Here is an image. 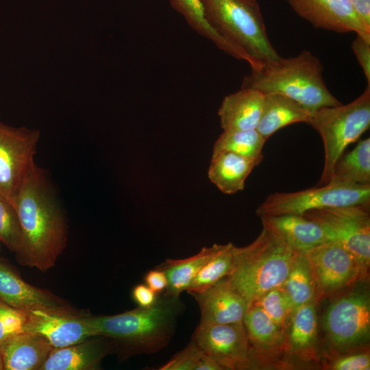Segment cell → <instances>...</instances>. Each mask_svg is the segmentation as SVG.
<instances>
[{
    "mask_svg": "<svg viewBox=\"0 0 370 370\" xmlns=\"http://www.w3.org/2000/svg\"><path fill=\"white\" fill-rule=\"evenodd\" d=\"M39 132L0 123V197L13 202L29 171Z\"/></svg>",
    "mask_w": 370,
    "mask_h": 370,
    "instance_id": "9c48e42d",
    "label": "cell"
},
{
    "mask_svg": "<svg viewBox=\"0 0 370 370\" xmlns=\"http://www.w3.org/2000/svg\"><path fill=\"white\" fill-rule=\"evenodd\" d=\"M215 248L216 244L204 247L194 256L184 259H167L158 266V268L164 273L168 282L164 294L180 297V294L189 288L194 278L212 256Z\"/></svg>",
    "mask_w": 370,
    "mask_h": 370,
    "instance_id": "484cf974",
    "label": "cell"
},
{
    "mask_svg": "<svg viewBox=\"0 0 370 370\" xmlns=\"http://www.w3.org/2000/svg\"><path fill=\"white\" fill-rule=\"evenodd\" d=\"M222 367L212 357L205 353L198 361L195 370H223Z\"/></svg>",
    "mask_w": 370,
    "mask_h": 370,
    "instance_id": "ab89813d",
    "label": "cell"
},
{
    "mask_svg": "<svg viewBox=\"0 0 370 370\" xmlns=\"http://www.w3.org/2000/svg\"><path fill=\"white\" fill-rule=\"evenodd\" d=\"M352 48L368 84H370V43L356 34L352 41Z\"/></svg>",
    "mask_w": 370,
    "mask_h": 370,
    "instance_id": "d590c367",
    "label": "cell"
},
{
    "mask_svg": "<svg viewBox=\"0 0 370 370\" xmlns=\"http://www.w3.org/2000/svg\"><path fill=\"white\" fill-rule=\"evenodd\" d=\"M291 299L295 310L299 306L316 301L315 284L305 252H299L281 285Z\"/></svg>",
    "mask_w": 370,
    "mask_h": 370,
    "instance_id": "83f0119b",
    "label": "cell"
},
{
    "mask_svg": "<svg viewBox=\"0 0 370 370\" xmlns=\"http://www.w3.org/2000/svg\"><path fill=\"white\" fill-rule=\"evenodd\" d=\"M299 252L279 234L262 226L250 244L233 245L232 267L225 278L249 307L262 294L283 284Z\"/></svg>",
    "mask_w": 370,
    "mask_h": 370,
    "instance_id": "3957f363",
    "label": "cell"
},
{
    "mask_svg": "<svg viewBox=\"0 0 370 370\" xmlns=\"http://www.w3.org/2000/svg\"><path fill=\"white\" fill-rule=\"evenodd\" d=\"M25 312L0 301V345L10 337L25 332Z\"/></svg>",
    "mask_w": 370,
    "mask_h": 370,
    "instance_id": "d6a6232c",
    "label": "cell"
},
{
    "mask_svg": "<svg viewBox=\"0 0 370 370\" xmlns=\"http://www.w3.org/2000/svg\"><path fill=\"white\" fill-rule=\"evenodd\" d=\"M369 203L370 184L351 187L325 184L299 191L272 193L258 206L256 212L259 217L303 215L312 210Z\"/></svg>",
    "mask_w": 370,
    "mask_h": 370,
    "instance_id": "52a82bcc",
    "label": "cell"
},
{
    "mask_svg": "<svg viewBox=\"0 0 370 370\" xmlns=\"http://www.w3.org/2000/svg\"><path fill=\"white\" fill-rule=\"evenodd\" d=\"M264 95L251 88L226 95L218 115L223 131L256 130L261 115Z\"/></svg>",
    "mask_w": 370,
    "mask_h": 370,
    "instance_id": "e0dca14e",
    "label": "cell"
},
{
    "mask_svg": "<svg viewBox=\"0 0 370 370\" xmlns=\"http://www.w3.org/2000/svg\"><path fill=\"white\" fill-rule=\"evenodd\" d=\"M198 304L201 324L243 323L249 304L225 278L204 289L188 292Z\"/></svg>",
    "mask_w": 370,
    "mask_h": 370,
    "instance_id": "9a60e30c",
    "label": "cell"
},
{
    "mask_svg": "<svg viewBox=\"0 0 370 370\" xmlns=\"http://www.w3.org/2000/svg\"><path fill=\"white\" fill-rule=\"evenodd\" d=\"M323 71L320 60L310 51L303 50L295 57H281L274 63L251 69L243 77L241 88L254 89L264 95H282L310 112L342 104L327 88Z\"/></svg>",
    "mask_w": 370,
    "mask_h": 370,
    "instance_id": "277c9868",
    "label": "cell"
},
{
    "mask_svg": "<svg viewBox=\"0 0 370 370\" xmlns=\"http://www.w3.org/2000/svg\"><path fill=\"white\" fill-rule=\"evenodd\" d=\"M172 7L180 13L198 34L210 40L221 51L238 60L245 55L219 34L206 21L201 0H169Z\"/></svg>",
    "mask_w": 370,
    "mask_h": 370,
    "instance_id": "4316f807",
    "label": "cell"
},
{
    "mask_svg": "<svg viewBox=\"0 0 370 370\" xmlns=\"http://www.w3.org/2000/svg\"><path fill=\"white\" fill-rule=\"evenodd\" d=\"M183 308L180 297L164 294L150 306L114 315H88L87 320L98 336L112 339L128 354H152L169 344Z\"/></svg>",
    "mask_w": 370,
    "mask_h": 370,
    "instance_id": "7a4b0ae2",
    "label": "cell"
},
{
    "mask_svg": "<svg viewBox=\"0 0 370 370\" xmlns=\"http://www.w3.org/2000/svg\"><path fill=\"white\" fill-rule=\"evenodd\" d=\"M204 16L215 31L249 60L251 69L278 61L256 0H201Z\"/></svg>",
    "mask_w": 370,
    "mask_h": 370,
    "instance_id": "5b68a950",
    "label": "cell"
},
{
    "mask_svg": "<svg viewBox=\"0 0 370 370\" xmlns=\"http://www.w3.org/2000/svg\"><path fill=\"white\" fill-rule=\"evenodd\" d=\"M288 327L286 346L288 351L301 356L312 355L317 334L316 301L297 308Z\"/></svg>",
    "mask_w": 370,
    "mask_h": 370,
    "instance_id": "d4e9b609",
    "label": "cell"
},
{
    "mask_svg": "<svg viewBox=\"0 0 370 370\" xmlns=\"http://www.w3.org/2000/svg\"><path fill=\"white\" fill-rule=\"evenodd\" d=\"M53 347L43 336L24 332L0 345L4 369L40 370Z\"/></svg>",
    "mask_w": 370,
    "mask_h": 370,
    "instance_id": "ac0fdd59",
    "label": "cell"
},
{
    "mask_svg": "<svg viewBox=\"0 0 370 370\" xmlns=\"http://www.w3.org/2000/svg\"><path fill=\"white\" fill-rule=\"evenodd\" d=\"M350 2L360 21L370 29V0H350Z\"/></svg>",
    "mask_w": 370,
    "mask_h": 370,
    "instance_id": "f35d334b",
    "label": "cell"
},
{
    "mask_svg": "<svg viewBox=\"0 0 370 370\" xmlns=\"http://www.w3.org/2000/svg\"><path fill=\"white\" fill-rule=\"evenodd\" d=\"M233 244H216L212 256L204 263L192 281L187 292L207 288L225 278L231 271Z\"/></svg>",
    "mask_w": 370,
    "mask_h": 370,
    "instance_id": "f546056e",
    "label": "cell"
},
{
    "mask_svg": "<svg viewBox=\"0 0 370 370\" xmlns=\"http://www.w3.org/2000/svg\"><path fill=\"white\" fill-rule=\"evenodd\" d=\"M243 323L254 359L263 354H274L286 346V334L259 306L251 304Z\"/></svg>",
    "mask_w": 370,
    "mask_h": 370,
    "instance_id": "7402d4cb",
    "label": "cell"
},
{
    "mask_svg": "<svg viewBox=\"0 0 370 370\" xmlns=\"http://www.w3.org/2000/svg\"><path fill=\"white\" fill-rule=\"evenodd\" d=\"M323 325L331 343L338 349L356 346L369 338L370 302L362 293H350L334 301Z\"/></svg>",
    "mask_w": 370,
    "mask_h": 370,
    "instance_id": "8fae6325",
    "label": "cell"
},
{
    "mask_svg": "<svg viewBox=\"0 0 370 370\" xmlns=\"http://www.w3.org/2000/svg\"><path fill=\"white\" fill-rule=\"evenodd\" d=\"M252 304L262 308L282 330L286 332L295 308L282 286L269 290Z\"/></svg>",
    "mask_w": 370,
    "mask_h": 370,
    "instance_id": "4dcf8cb0",
    "label": "cell"
},
{
    "mask_svg": "<svg viewBox=\"0 0 370 370\" xmlns=\"http://www.w3.org/2000/svg\"><path fill=\"white\" fill-rule=\"evenodd\" d=\"M305 254L314 280L317 301L367 275L354 257L336 242H326Z\"/></svg>",
    "mask_w": 370,
    "mask_h": 370,
    "instance_id": "30bf717a",
    "label": "cell"
},
{
    "mask_svg": "<svg viewBox=\"0 0 370 370\" xmlns=\"http://www.w3.org/2000/svg\"><path fill=\"white\" fill-rule=\"evenodd\" d=\"M95 336L61 348H53L40 370H92L99 367L110 345Z\"/></svg>",
    "mask_w": 370,
    "mask_h": 370,
    "instance_id": "ffe728a7",
    "label": "cell"
},
{
    "mask_svg": "<svg viewBox=\"0 0 370 370\" xmlns=\"http://www.w3.org/2000/svg\"><path fill=\"white\" fill-rule=\"evenodd\" d=\"M2 369H4V367H3V358H2V356H1V349H0V370H2Z\"/></svg>",
    "mask_w": 370,
    "mask_h": 370,
    "instance_id": "60d3db41",
    "label": "cell"
},
{
    "mask_svg": "<svg viewBox=\"0 0 370 370\" xmlns=\"http://www.w3.org/2000/svg\"><path fill=\"white\" fill-rule=\"evenodd\" d=\"M26 314L25 332L45 338L53 348H61L98 336L84 314L75 310L34 309Z\"/></svg>",
    "mask_w": 370,
    "mask_h": 370,
    "instance_id": "4fadbf2b",
    "label": "cell"
},
{
    "mask_svg": "<svg viewBox=\"0 0 370 370\" xmlns=\"http://www.w3.org/2000/svg\"><path fill=\"white\" fill-rule=\"evenodd\" d=\"M327 184L359 186L370 184V138L360 140L336 161Z\"/></svg>",
    "mask_w": 370,
    "mask_h": 370,
    "instance_id": "cb8c5ba5",
    "label": "cell"
},
{
    "mask_svg": "<svg viewBox=\"0 0 370 370\" xmlns=\"http://www.w3.org/2000/svg\"><path fill=\"white\" fill-rule=\"evenodd\" d=\"M260 217L262 226L279 234L298 251L306 252L329 241L323 229L303 215L286 214Z\"/></svg>",
    "mask_w": 370,
    "mask_h": 370,
    "instance_id": "d6986e66",
    "label": "cell"
},
{
    "mask_svg": "<svg viewBox=\"0 0 370 370\" xmlns=\"http://www.w3.org/2000/svg\"><path fill=\"white\" fill-rule=\"evenodd\" d=\"M256 166L249 159L230 151L212 153L208 177L219 190L227 195L243 190L245 181Z\"/></svg>",
    "mask_w": 370,
    "mask_h": 370,
    "instance_id": "44dd1931",
    "label": "cell"
},
{
    "mask_svg": "<svg viewBox=\"0 0 370 370\" xmlns=\"http://www.w3.org/2000/svg\"><path fill=\"white\" fill-rule=\"evenodd\" d=\"M204 352L192 338L190 342L158 370H195L198 361Z\"/></svg>",
    "mask_w": 370,
    "mask_h": 370,
    "instance_id": "836d02e7",
    "label": "cell"
},
{
    "mask_svg": "<svg viewBox=\"0 0 370 370\" xmlns=\"http://www.w3.org/2000/svg\"><path fill=\"white\" fill-rule=\"evenodd\" d=\"M132 295L134 301L140 307H148L153 305L158 297V295L149 286L143 284L134 287Z\"/></svg>",
    "mask_w": 370,
    "mask_h": 370,
    "instance_id": "8d00e7d4",
    "label": "cell"
},
{
    "mask_svg": "<svg viewBox=\"0 0 370 370\" xmlns=\"http://www.w3.org/2000/svg\"><path fill=\"white\" fill-rule=\"evenodd\" d=\"M369 204L312 210L303 216L317 223L329 241L347 250L365 272L370 264Z\"/></svg>",
    "mask_w": 370,
    "mask_h": 370,
    "instance_id": "ba28073f",
    "label": "cell"
},
{
    "mask_svg": "<svg viewBox=\"0 0 370 370\" xmlns=\"http://www.w3.org/2000/svg\"><path fill=\"white\" fill-rule=\"evenodd\" d=\"M310 113L303 106L287 97L267 94L256 130L267 140L284 127L301 122L307 123Z\"/></svg>",
    "mask_w": 370,
    "mask_h": 370,
    "instance_id": "603a6c76",
    "label": "cell"
},
{
    "mask_svg": "<svg viewBox=\"0 0 370 370\" xmlns=\"http://www.w3.org/2000/svg\"><path fill=\"white\" fill-rule=\"evenodd\" d=\"M0 241L12 251H18L21 244V229L14 204L0 197Z\"/></svg>",
    "mask_w": 370,
    "mask_h": 370,
    "instance_id": "1f68e13d",
    "label": "cell"
},
{
    "mask_svg": "<svg viewBox=\"0 0 370 370\" xmlns=\"http://www.w3.org/2000/svg\"><path fill=\"white\" fill-rule=\"evenodd\" d=\"M192 338L223 369H246L253 367L252 350L243 323H199Z\"/></svg>",
    "mask_w": 370,
    "mask_h": 370,
    "instance_id": "7c38bea8",
    "label": "cell"
},
{
    "mask_svg": "<svg viewBox=\"0 0 370 370\" xmlns=\"http://www.w3.org/2000/svg\"><path fill=\"white\" fill-rule=\"evenodd\" d=\"M0 301L17 310H74L51 293L24 281L12 268L0 262Z\"/></svg>",
    "mask_w": 370,
    "mask_h": 370,
    "instance_id": "2e32d148",
    "label": "cell"
},
{
    "mask_svg": "<svg viewBox=\"0 0 370 370\" xmlns=\"http://www.w3.org/2000/svg\"><path fill=\"white\" fill-rule=\"evenodd\" d=\"M330 369L333 370H369L370 356L367 352H357L341 356L332 362Z\"/></svg>",
    "mask_w": 370,
    "mask_h": 370,
    "instance_id": "e575fe53",
    "label": "cell"
},
{
    "mask_svg": "<svg viewBox=\"0 0 370 370\" xmlns=\"http://www.w3.org/2000/svg\"><path fill=\"white\" fill-rule=\"evenodd\" d=\"M267 140L256 130L223 131L216 140L212 153L230 151L244 156L258 166L263 160Z\"/></svg>",
    "mask_w": 370,
    "mask_h": 370,
    "instance_id": "f1b7e54d",
    "label": "cell"
},
{
    "mask_svg": "<svg viewBox=\"0 0 370 370\" xmlns=\"http://www.w3.org/2000/svg\"><path fill=\"white\" fill-rule=\"evenodd\" d=\"M313 27L338 33L355 32L370 43V29L360 21L350 0H288Z\"/></svg>",
    "mask_w": 370,
    "mask_h": 370,
    "instance_id": "5bb4252c",
    "label": "cell"
},
{
    "mask_svg": "<svg viewBox=\"0 0 370 370\" xmlns=\"http://www.w3.org/2000/svg\"><path fill=\"white\" fill-rule=\"evenodd\" d=\"M144 280L145 284L158 295L164 292L167 287V278L164 273L158 268L148 271Z\"/></svg>",
    "mask_w": 370,
    "mask_h": 370,
    "instance_id": "74e56055",
    "label": "cell"
},
{
    "mask_svg": "<svg viewBox=\"0 0 370 370\" xmlns=\"http://www.w3.org/2000/svg\"><path fill=\"white\" fill-rule=\"evenodd\" d=\"M307 123L319 134L323 141L324 164L319 184L325 185L345 149L369 128L370 84L346 105L323 107L311 112Z\"/></svg>",
    "mask_w": 370,
    "mask_h": 370,
    "instance_id": "8992f818",
    "label": "cell"
},
{
    "mask_svg": "<svg viewBox=\"0 0 370 370\" xmlns=\"http://www.w3.org/2000/svg\"><path fill=\"white\" fill-rule=\"evenodd\" d=\"M20 221V262L40 271L56 264L66 242L62 214L51 194L41 169L35 164L12 202Z\"/></svg>",
    "mask_w": 370,
    "mask_h": 370,
    "instance_id": "6da1fadb",
    "label": "cell"
}]
</instances>
